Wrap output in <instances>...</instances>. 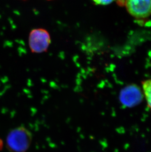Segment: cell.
<instances>
[{
	"mask_svg": "<svg viewBox=\"0 0 151 152\" xmlns=\"http://www.w3.org/2000/svg\"><path fill=\"white\" fill-rule=\"evenodd\" d=\"M32 134L24 126L14 129L7 135V147L10 152H26L32 142Z\"/></svg>",
	"mask_w": 151,
	"mask_h": 152,
	"instance_id": "6da1fadb",
	"label": "cell"
},
{
	"mask_svg": "<svg viewBox=\"0 0 151 152\" xmlns=\"http://www.w3.org/2000/svg\"><path fill=\"white\" fill-rule=\"evenodd\" d=\"M29 42L32 52L42 53L47 50L51 43L50 34L44 29H34L30 34Z\"/></svg>",
	"mask_w": 151,
	"mask_h": 152,
	"instance_id": "7a4b0ae2",
	"label": "cell"
},
{
	"mask_svg": "<svg viewBox=\"0 0 151 152\" xmlns=\"http://www.w3.org/2000/svg\"><path fill=\"white\" fill-rule=\"evenodd\" d=\"M127 11L136 18H145L151 15V0H125Z\"/></svg>",
	"mask_w": 151,
	"mask_h": 152,
	"instance_id": "3957f363",
	"label": "cell"
},
{
	"mask_svg": "<svg viewBox=\"0 0 151 152\" xmlns=\"http://www.w3.org/2000/svg\"><path fill=\"white\" fill-rule=\"evenodd\" d=\"M141 92L139 88L135 85H131L125 88L120 94V99L126 105L136 104L141 99Z\"/></svg>",
	"mask_w": 151,
	"mask_h": 152,
	"instance_id": "277c9868",
	"label": "cell"
},
{
	"mask_svg": "<svg viewBox=\"0 0 151 152\" xmlns=\"http://www.w3.org/2000/svg\"><path fill=\"white\" fill-rule=\"evenodd\" d=\"M142 85L144 96L145 97L148 105L151 110V79L143 81Z\"/></svg>",
	"mask_w": 151,
	"mask_h": 152,
	"instance_id": "5b68a950",
	"label": "cell"
},
{
	"mask_svg": "<svg viewBox=\"0 0 151 152\" xmlns=\"http://www.w3.org/2000/svg\"><path fill=\"white\" fill-rule=\"evenodd\" d=\"M94 3L99 5H107L113 3L114 0H92Z\"/></svg>",
	"mask_w": 151,
	"mask_h": 152,
	"instance_id": "8992f818",
	"label": "cell"
}]
</instances>
